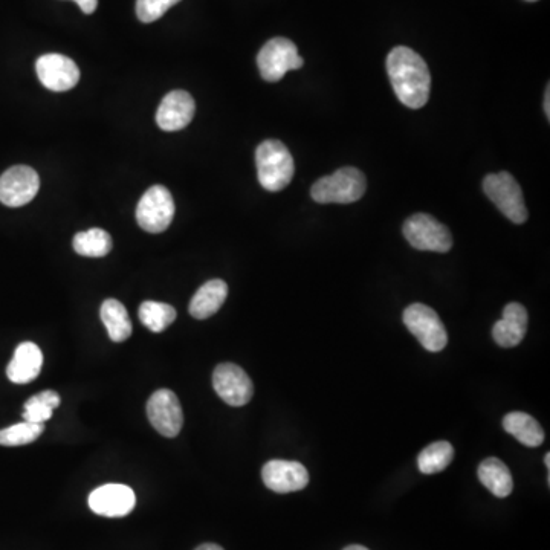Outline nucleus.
<instances>
[{"mask_svg":"<svg viewBox=\"0 0 550 550\" xmlns=\"http://www.w3.org/2000/svg\"><path fill=\"white\" fill-rule=\"evenodd\" d=\"M387 72L393 91L404 106L421 109L431 91V74L418 52L407 46H396L387 57Z\"/></svg>","mask_w":550,"mask_h":550,"instance_id":"obj_1","label":"nucleus"},{"mask_svg":"<svg viewBox=\"0 0 550 550\" xmlns=\"http://www.w3.org/2000/svg\"><path fill=\"white\" fill-rule=\"evenodd\" d=\"M256 164L260 185L272 193L288 187L294 178V158L282 141H263L257 147Z\"/></svg>","mask_w":550,"mask_h":550,"instance_id":"obj_2","label":"nucleus"},{"mask_svg":"<svg viewBox=\"0 0 550 550\" xmlns=\"http://www.w3.org/2000/svg\"><path fill=\"white\" fill-rule=\"evenodd\" d=\"M366 176L355 167H344L312 185V199L318 204H353L366 193Z\"/></svg>","mask_w":550,"mask_h":550,"instance_id":"obj_3","label":"nucleus"},{"mask_svg":"<svg viewBox=\"0 0 550 550\" xmlns=\"http://www.w3.org/2000/svg\"><path fill=\"white\" fill-rule=\"evenodd\" d=\"M483 190L486 196L494 202L506 217L514 224H525L528 220L523 191L517 179L508 172L492 173L483 181Z\"/></svg>","mask_w":550,"mask_h":550,"instance_id":"obj_4","label":"nucleus"},{"mask_svg":"<svg viewBox=\"0 0 550 550\" xmlns=\"http://www.w3.org/2000/svg\"><path fill=\"white\" fill-rule=\"evenodd\" d=\"M404 236L419 251L444 254L453 248L450 230L430 214L419 213L408 217L404 224Z\"/></svg>","mask_w":550,"mask_h":550,"instance_id":"obj_5","label":"nucleus"},{"mask_svg":"<svg viewBox=\"0 0 550 550\" xmlns=\"http://www.w3.org/2000/svg\"><path fill=\"white\" fill-rule=\"evenodd\" d=\"M404 324L428 352H440L448 344L447 327L430 306L415 303L404 311Z\"/></svg>","mask_w":550,"mask_h":550,"instance_id":"obj_6","label":"nucleus"},{"mask_svg":"<svg viewBox=\"0 0 550 550\" xmlns=\"http://www.w3.org/2000/svg\"><path fill=\"white\" fill-rule=\"evenodd\" d=\"M175 211L172 193L164 185H153L138 202L136 220L147 233L158 234L170 227Z\"/></svg>","mask_w":550,"mask_h":550,"instance_id":"obj_7","label":"nucleus"},{"mask_svg":"<svg viewBox=\"0 0 550 550\" xmlns=\"http://www.w3.org/2000/svg\"><path fill=\"white\" fill-rule=\"evenodd\" d=\"M303 63L297 46L285 37L269 40L257 55L260 74L269 83H277L285 77L286 72L300 69Z\"/></svg>","mask_w":550,"mask_h":550,"instance_id":"obj_8","label":"nucleus"},{"mask_svg":"<svg viewBox=\"0 0 550 550\" xmlns=\"http://www.w3.org/2000/svg\"><path fill=\"white\" fill-rule=\"evenodd\" d=\"M213 387L225 404L243 407L253 399L254 385L242 367L233 363L219 364L214 369Z\"/></svg>","mask_w":550,"mask_h":550,"instance_id":"obj_9","label":"nucleus"},{"mask_svg":"<svg viewBox=\"0 0 550 550\" xmlns=\"http://www.w3.org/2000/svg\"><path fill=\"white\" fill-rule=\"evenodd\" d=\"M40 190V178L28 165H16L0 176V202L11 208L30 204Z\"/></svg>","mask_w":550,"mask_h":550,"instance_id":"obj_10","label":"nucleus"},{"mask_svg":"<svg viewBox=\"0 0 550 550\" xmlns=\"http://www.w3.org/2000/svg\"><path fill=\"white\" fill-rule=\"evenodd\" d=\"M147 418L162 436H178L184 425V413L178 396L172 390H156L147 402Z\"/></svg>","mask_w":550,"mask_h":550,"instance_id":"obj_11","label":"nucleus"},{"mask_svg":"<svg viewBox=\"0 0 550 550\" xmlns=\"http://www.w3.org/2000/svg\"><path fill=\"white\" fill-rule=\"evenodd\" d=\"M37 77L49 91L65 92L80 81V69L74 60L62 54H45L36 63Z\"/></svg>","mask_w":550,"mask_h":550,"instance_id":"obj_12","label":"nucleus"},{"mask_svg":"<svg viewBox=\"0 0 550 550\" xmlns=\"http://www.w3.org/2000/svg\"><path fill=\"white\" fill-rule=\"evenodd\" d=\"M89 508L103 517H126L136 505L135 492L120 483H109L94 489L89 495Z\"/></svg>","mask_w":550,"mask_h":550,"instance_id":"obj_13","label":"nucleus"},{"mask_svg":"<svg viewBox=\"0 0 550 550\" xmlns=\"http://www.w3.org/2000/svg\"><path fill=\"white\" fill-rule=\"evenodd\" d=\"M263 483L277 494H288L305 489L309 473L300 462L292 460H269L262 470Z\"/></svg>","mask_w":550,"mask_h":550,"instance_id":"obj_14","label":"nucleus"},{"mask_svg":"<svg viewBox=\"0 0 550 550\" xmlns=\"http://www.w3.org/2000/svg\"><path fill=\"white\" fill-rule=\"evenodd\" d=\"M196 104L185 91H173L165 95L156 112V123L165 132L185 129L195 117Z\"/></svg>","mask_w":550,"mask_h":550,"instance_id":"obj_15","label":"nucleus"},{"mask_svg":"<svg viewBox=\"0 0 550 550\" xmlns=\"http://www.w3.org/2000/svg\"><path fill=\"white\" fill-rule=\"evenodd\" d=\"M529 315L520 303H509L503 309V317L492 327V338L505 349L518 346L528 332Z\"/></svg>","mask_w":550,"mask_h":550,"instance_id":"obj_16","label":"nucleus"},{"mask_svg":"<svg viewBox=\"0 0 550 550\" xmlns=\"http://www.w3.org/2000/svg\"><path fill=\"white\" fill-rule=\"evenodd\" d=\"M43 353L37 344L26 341L19 344L13 360L8 364L7 376L14 384H28L42 372Z\"/></svg>","mask_w":550,"mask_h":550,"instance_id":"obj_17","label":"nucleus"},{"mask_svg":"<svg viewBox=\"0 0 550 550\" xmlns=\"http://www.w3.org/2000/svg\"><path fill=\"white\" fill-rule=\"evenodd\" d=\"M228 297V285L224 280L214 279L202 285L190 301V314L196 320H207L216 314Z\"/></svg>","mask_w":550,"mask_h":550,"instance_id":"obj_18","label":"nucleus"},{"mask_svg":"<svg viewBox=\"0 0 550 550\" xmlns=\"http://www.w3.org/2000/svg\"><path fill=\"white\" fill-rule=\"evenodd\" d=\"M477 474H479L482 485L489 489L495 497L505 499L511 495L512 489H514V480H512L511 471L502 460L497 457L483 460Z\"/></svg>","mask_w":550,"mask_h":550,"instance_id":"obj_19","label":"nucleus"},{"mask_svg":"<svg viewBox=\"0 0 550 550\" xmlns=\"http://www.w3.org/2000/svg\"><path fill=\"white\" fill-rule=\"evenodd\" d=\"M503 428L526 447L537 448L544 442V430L541 425L532 416L521 411L506 415L503 419Z\"/></svg>","mask_w":550,"mask_h":550,"instance_id":"obj_20","label":"nucleus"},{"mask_svg":"<svg viewBox=\"0 0 550 550\" xmlns=\"http://www.w3.org/2000/svg\"><path fill=\"white\" fill-rule=\"evenodd\" d=\"M101 321L106 326L107 334L114 343H123L132 335V321L121 301L109 298L100 309Z\"/></svg>","mask_w":550,"mask_h":550,"instance_id":"obj_21","label":"nucleus"},{"mask_svg":"<svg viewBox=\"0 0 550 550\" xmlns=\"http://www.w3.org/2000/svg\"><path fill=\"white\" fill-rule=\"evenodd\" d=\"M75 253L83 257H104L112 251V237L107 231L101 228H92V230L81 231L75 234L74 242Z\"/></svg>","mask_w":550,"mask_h":550,"instance_id":"obj_22","label":"nucleus"},{"mask_svg":"<svg viewBox=\"0 0 550 550\" xmlns=\"http://www.w3.org/2000/svg\"><path fill=\"white\" fill-rule=\"evenodd\" d=\"M454 459V448L450 442L440 440V442H434V444L428 445L425 450L421 451L418 457L419 471L422 474L442 473L447 470L450 463Z\"/></svg>","mask_w":550,"mask_h":550,"instance_id":"obj_23","label":"nucleus"},{"mask_svg":"<svg viewBox=\"0 0 550 550\" xmlns=\"http://www.w3.org/2000/svg\"><path fill=\"white\" fill-rule=\"evenodd\" d=\"M138 315H140L141 323L155 334L164 332L176 320L175 308L167 303H159V301H144Z\"/></svg>","mask_w":550,"mask_h":550,"instance_id":"obj_24","label":"nucleus"},{"mask_svg":"<svg viewBox=\"0 0 550 550\" xmlns=\"http://www.w3.org/2000/svg\"><path fill=\"white\" fill-rule=\"evenodd\" d=\"M60 402L62 399L54 390H45L39 395H34L33 398L26 401L23 419L26 422H33V424H45L52 418V413L55 408L59 407Z\"/></svg>","mask_w":550,"mask_h":550,"instance_id":"obj_25","label":"nucleus"},{"mask_svg":"<svg viewBox=\"0 0 550 550\" xmlns=\"http://www.w3.org/2000/svg\"><path fill=\"white\" fill-rule=\"evenodd\" d=\"M45 431V425L33 424L23 421L22 424L11 425V427L0 430V445L4 447H22V445L33 444Z\"/></svg>","mask_w":550,"mask_h":550,"instance_id":"obj_26","label":"nucleus"},{"mask_svg":"<svg viewBox=\"0 0 550 550\" xmlns=\"http://www.w3.org/2000/svg\"><path fill=\"white\" fill-rule=\"evenodd\" d=\"M179 2L181 0H136V16L143 23L156 22Z\"/></svg>","mask_w":550,"mask_h":550,"instance_id":"obj_27","label":"nucleus"},{"mask_svg":"<svg viewBox=\"0 0 550 550\" xmlns=\"http://www.w3.org/2000/svg\"><path fill=\"white\" fill-rule=\"evenodd\" d=\"M74 2L85 14L95 13L98 7V0H74Z\"/></svg>","mask_w":550,"mask_h":550,"instance_id":"obj_28","label":"nucleus"},{"mask_svg":"<svg viewBox=\"0 0 550 550\" xmlns=\"http://www.w3.org/2000/svg\"><path fill=\"white\" fill-rule=\"evenodd\" d=\"M544 112L546 117L550 118V86H547L546 95H544Z\"/></svg>","mask_w":550,"mask_h":550,"instance_id":"obj_29","label":"nucleus"},{"mask_svg":"<svg viewBox=\"0 0 550 550\" xmlns=\"http://www.w3.org/2000/svg\"><path fill=\"white\" fill-rule=\"evenodd\" d=\"M195 550H224V547H220L219 544L205 543L201 544L199 547H196Z\"/></svg>","mask_w":550,"mask_h":550,"instance_id":"obj_30","label":"nucleus"},{"mask_svg":"<svg viewBox=\"0 0 550 550\" xmlns=\"http://www.w3.org/2000/svg\"><path fill=\"white\" fill-rule=\"evenodd\" d=\"M344 550H369L367 547L358 546V544H353V546L346 547Z\"/></svg>","mask_w":550,"mask_h":550,"instance_id":"obj_31","label":"nucleus"},{"mask_svg":"<svg viewBox=\"0 0 550 550\" xmlns=\"http://www.w3.org/2000/svg\"><path fill=\"white\" fill-rule=\"evenodd\" d=\"M544 463H546L547 471H549L550 470V454L549 453H547L546 457H544Z\"/></svg>","mask_w":550,"mask_h":550,"instance_id":"obj_32","label":"nucleus"},{"mask_svg":"<svg viewBox=\"0 0 550 550\" xmlns=\"http://www.w3.org/2000/svg\"><path fill=\"white\" fill-rule=\"evenodd\" d=\"M528 2H537V0H528Z\"/></svg>","mask_w":550,"mask_h":550,"instance_id":"obj_33","label":"nucleus"}]
</instances>
